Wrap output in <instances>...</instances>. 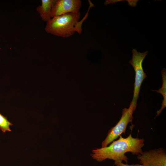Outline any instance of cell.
Returning a JSON list of instances; mask_svg holds the SVG:
<instances>
[{
    "label": "cell",
    "instance_id": "8992f818",
    "mask_svg": "<svg viewBox=\"0 0 166 166\" xmlns=\"http://www.w3.org/2000/svg\"><path fill=\"white\" fill-rule=\"evenodd\" d=\"M81 4V0H56L52 8L51 17L80 12Z\"/></svg>",
    "mask_w": 166,
    "mask_h": 166
},
{
    "label": "cell",
    "instance_id": "30bf717a",
    "mask_svg": "<svg viewBox=\"0 0 166 166\" xmlns=\"http://www.w3.org/2000/svg\"><path fill=\"white\" fill-rule=\"evenodd\" d=\"M114 164L117 166H144L141 164H125L122 162H115Z\"/></svg>",
    "mask_w": 166,
    "mask_h": 166
},
{
    "label": "cell",
    "instance_id": "6da1fadb",
    "mask_svg": "<svg viewBox=\"0 0 166 166\" xmlns=\"http://www.w3.org/2000/svg\"><path fill=\"white\" fill-rule=\"evenodd\" d=\"M144 144L143 138H133L131 134L125 138L121 135L118 140L113 141L108 146L93 150L91 156L99 162L109 159L115 162L124 161L127 163L128 158L125 154L130 152L137 155L143 152L142 148Z\"/></svg>",
    "mask_w": 166,
    "mask_h": 166
},
{
    "label": "cell",
    "instance_id": "277c9868",
    "mask_svg": "<svg viewBox=\"0 0 166 166\" xmlns=\"http://www.w3.org/2000/svg\"><path fill=\"white\" fill-rule=\"evenodd\" d=\"M136 108L130 103L128 108L123 109L120 120L115 126L109 130L107 136L102 143L101 147L108 146L122 133H125L128 124L132 121V114Z\"/></svg>",
    "mask_w": 166,
    "mask_h": 166
},
{
    "label": "cell",
    "instance_id": "9c48e42d",
    "mask_svg": "<svg viewBox=\"0 0 166 166\" xmlns=\"http://www.w3.org/2000/svg\"><path fill=\"white\" fill-rule=\"evenodd\" d=\"M13 124L10 122L7 118L0 113V129L3 133L6 131H11L10 126Z\"/></svg>",
    "mask_w": 166,
    "mask_h": 166
},
{
    "label": "cell",
    "instance_id": "ba28073f",
    "mask_svg": "<svg viewBox=\"0 0 166 166\" xmlns=\"http://www.w3.org/2000/svg\"><path fill=\"white\" fill-rule=\"evenodd\" d=\"M162 85L161 87L157 90H153L156 91L158 93L161 94L163 97V100L161 104V108L157 112L156 116H159L162 112V110L166 107V69H164L162 71Z\"/></svg>",
    "mask_w": 166,
    "mask_h": 166
},
{
    "label": "cell",
    "instance_id": "52a82bcc",
    "mask_svg": "<svg viewBox=\"0 0 166 166\" xmlns=\"http://www.w3.org/2000/svg\"><path fill=\"white\" fill-rule=\"evenodd\" d=\"M56 0H42L41 5L36 8L42 21L46 22L51 18L52 7Z\"/></svg>",
    "mask_w": 166,
    "mask_h": 166
},
{
    "label": "cell",
    "instance_id": "7a4b0ae2",
    "mask_svg": "<svg viewBox=\"0 0 166 166\" xmlns=\"http://www.w3.org/2000/svg\"><path fill=\"white\" fill-rule=\"evenodd\" d=\"M88 2L89 6L88 10L81 21L80 12L55 16L46 22L45 31L48 34L63 38L69 37L76 32L80 34L82 31V24L88 16L89 9L94 6L91 1Z\"/></svg>",
    "mask_w": 166,
    "mask_h": 166
},
{
    "label": "cell",
    "instance_id": "5b68a950",
    "mask_svg": "<svg viewBox=\"0 0 166 166\" xmlns=\"http://www.w3.org/2000/svg\"><path fill=\"white\" fill-rule=\"evenodd\" d=\"M137 158L144 166H166V151L161 148L142 152Z\"/></svg>",
    "mask_w": 166,
    "mask_h": 166
},
{
    "label": "cell",
    "instance_id": "3957f363",
    "mask_svg": "<svg viewBox=\"0 0 166 166\" xmlns=\"http://www.w3.org/2000/svg\"><path fill=\"white\" fill-rule=\"evenodd\" d=\"M132 51V58L129 62L133 67L135 74L133 98L130 103L136 108L141 84L147 77L146 73L144 71L142 64L148 52L146 51L140 53L137 52L135 49H133Z\"/></svg>",
    "mask_w": 166,
    "mask_h": 166
}]
</instances>
